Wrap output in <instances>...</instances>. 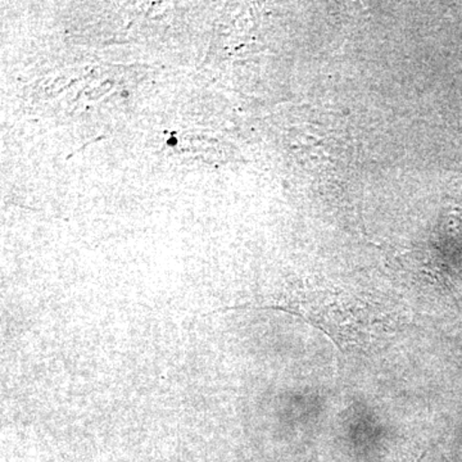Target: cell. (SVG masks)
I'll return each mask as SVG.
<instances>
[{
    "instance_id": "obj_1",
    "label": "cell",
    "mask_w": 462,
    "mask_h": 462,
    "mask_svg": "<svg viewBox=\"0 0 462 462\" xmlns=\"http://www.w3.org/2000/svg\"><path fill=\"white\" fill-rule=\"evenodd\" d=\"M424 456H425V454H422L421 457H419V458H418V461H416V462H421V461H422V458H424Z\"/></svg>"
}]
</instances>
